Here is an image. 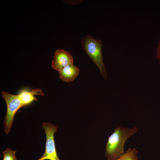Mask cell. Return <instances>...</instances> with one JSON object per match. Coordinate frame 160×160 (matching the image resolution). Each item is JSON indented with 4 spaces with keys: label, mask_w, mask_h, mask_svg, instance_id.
<instances>
[{
    "label": "cell",
    "mask_w": 160,
    "mask_h": 160,
    "mask_svg": "<svg viewBox=\"0 0 160 160\" xmlns=\"http://www.w3.org/2000/svg\"><path fill=\"white\" fill-rule=\"evenodd\" d=\"M137 131L136 127L132 128L118 127L116 128L108 138L105 156L108 159H114L121 156L125 152L124 145L126 140Z\"/></svg>",
    "instance_id": "obj_1"
},
{
    "label": "cell",
    "mask_w": 160,
    "mask_h": 160,
    "mask_svg": "<svg viewBox=\"0 0 160 160\" xmlns=\"http://www.w3.org/2000/svg\"><path fill=\"white\" fill-rule=\"evenodd\" d=\"M81 42L85 52L99 68L100 74L106 79L107 75L103 59L101 41L87 35L83 37Z\"/></svg>",
    "instance_id": "obj_2"
},
{
    "label": "cell",
    "mask_w": 160,
    "mask_h": 160,
    "mask_svg": "<svg viewBox=\"0 0 160 160\" xmlns=\"http://www.w3.org/2000/svg\"><path fill=\"white\" fill-rule=\"evenodd\" d=\"M2 97L5 100L7 106V111L4 121V131L7 134L13 125L15 114L22 106L18 97V95H14L2 91Z\"/></svg>",
    "instance_id": "obj_3"
},
{
    "label": "cell",
    "mask_w": 160,
    "mask_h": 160,
    "mask_svg": "<svg viewBox=\"0 0 160 160\" xmlns=\"http://www.w3.org/2000/svg\"><path fill=\"white\" fill-rule=\"evenodd\" d=\"M42 127L46 135L45 149L42 156L37 160H60L56 152L54 139V134L57 131V127L49 123L43 122Z\"/></svg>",
    "instance_id": "obj_4"
},
{
    "label": "cell",
    "mask_w": 160,
    "mask_h": 160,
    "mask_svg": "<svg viewBox=\"0 0 160 160\" xmlns=\"http://www.w3.org/2000/svg\"><path fill=\"white\" fill-rule=\"evenodd\" d=\"M73 57L69 52L64 50L57 49L54 53L51 67L59 72L65 67L73 64Z\"/></svg>",
    "instance_id": "obj_5"
},
{
    "label": "cell",
    "mask_w": 160,
    "mask_h": 160,
    "mask_svg": "<svg viewBox=\"0 0 160 160\" xmlns=\"http://www.w3.org/2000/svg\"><path fill=\"white\" fill-rule=\"evenodd\" d=\"M79 73V68L73 64L68 65L59 72L60 78L65 82H71L78 76Z\"/></svg>",
    "instance_id": "obj_6"
},
{
    "label": "cell",
    "mask_w": 160,
    "mask_h": 160,
    "mask_svg": "<svg viewBox=\"0 0 160 160\" xmlns=\"http://www.w3.org/2000/svg\"><path fill=\"white\" fill-rule=\"evenodd\" d=\"M18 95L23 107L30 103L34 100H37L36 98L34 96L35 95L43 96L44 94L42 89L37 88L33 89L30 92L25 90H22Z\"/></svg>",
    "instance_id": "obj_7"
},
{
    "label": "cell",
    "mask_w": 160,
    "mask_h": 160,
    "mask_svg": "<svg viewBox=\"0 0 160 160\" xmlns=\"http://www.w3.org/2000/svg\"><path fill=\"white\" fill-rule=\"evenodd\" d=\"M137 153L138 151L135 148H129L119 157L114 159H108L107 160H139Z\"/></svg>",
    "instance_id": "obj_8"
},
{
    "label": "cell",
    "mask_w": 160,
    "mask_h": 160,
    "mask_svg": "<svg viewBox=\"0 0 160 160\" xmlns=\"http://www.w3.org/2000/svg\"><path fill=\"white\" fill-rule=\"evenodd\" d=\"M16 151L7 148L4 151H2L3 154V160H17L15 155Z\"/></svg>",
    "instance_id": "obj_9"
},
{
    "label": "cell",
    "mask_w": 160,
    "mask_h": 160,
    "mask_svg": "<svg viewBox=\"0 0 160 160\" xmlns=\"http://www.w3.org/2000/svg\"><path fill=\"white\" fill-rule=\"evenodd\" d=\"M156 57L158 59L160 64V39L159 41L158 46L156 50Z\"/></svg>",
    "instance_id": "obj_10"
}]
</instances>
